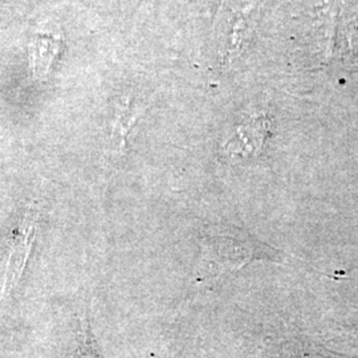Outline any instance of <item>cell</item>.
Wrapping results in <instances>:
<instances>
[{
	"mask_svg": "<svg viewBox=\"0 0 358 358\" xmlns=\"http://www.w3.org/2000/svg\"><path fill=\"white\" fill-rule=\"evenodd\" d=\"M142 112L141 106L130 97H125L117 103L112 124V142L117 150H125L129 133L141 117Z\"/></svg>",
	"mask_w": 358,
	"mask_h": 358,
	"instance_id": "obj_5",
	"label": "cell"
},
{
	"mask_svg": "<svg viewBox=\"0 0 358 358\" xmlns=\"http://www.w3.org/2000/svg\"><path fill=\"white\" fill-rule=\"evenodd\" d=\"M268 129L266 115H254L236 128L226 148L235 155H257L266 143Z\"/></svg>",
	"mask_w": 358,
	"mask_h": 358,
	"instance_id": "obj_3",
	"label": "cell"
},
{
	"mask_svg": "<svg viewBox=\"0 0 358 358\" xmlns=\"http://www.w3.org/2000/svg\"><path fill=\"white\" fill-rule=\"evenodd\" d=\"M35 224L34 219L29 217L26 222V227L22 231L20 235L15 239L10 252V259L7 264V271L4 275V284H3V294L1 297L6 299L13 292L15 285L22 278L26 269L28 257L32 252L34 243H35Z\"/></svg>",
	"mask_w": 358,
	"mask_h": 358,
	"instance_id": "obj_2",
	"label": "cell"
},
{
	"mask_svg": "<svg viewBox=\"0 0 358 358\" xmlns=\"http://www.w3.org/2000/svg\"><path fill=\"white\" fill-rule=\"evenodd\" d=\"M250 8L251 6L244 3L241 10H234L229 16L223 32L224 41H222L223 60H231L242 51L244 40L248 32V22L251 13Z\"/></svg>",
	"mask_w": 358,
	"mask_h": 358,
	"instance_id": "obj_4",
	"label": "cell"
},
{
	"mask_svg": "<svg viewBox=\"0 0 358 358\" xmlns=\"http://www.w3.org/2000/svg\"><path fill=\"white\" fill-rule=\"evenodd\" d=\"M206 259L213 271L222 275L241 268L259 257H268L269 248L256 247V242L243 234L214 232L205 241Z\"/></svg>",
	"mask_w": 358,
	"mask_h": 358,
	"instance_id": "obj_1",
	"label": "cell"
},
{
	"mask_svg": "<svg viewBox=\"0 0 358 358\" xmlns=\"http://www.w3.org/2000/svg\"><path fill=\"white\" fill-rule=\"evenodd\" d=\"M59 52V40L53 36L40 35L32 41L31 60L34 72L38 76H45L51 71L52 64Z\"/></svg>",
	"mask_w": 358,
	"mask_h": 358,
	"instance_id": "obj_6",
	"label": "cell"
}]
</instances>
